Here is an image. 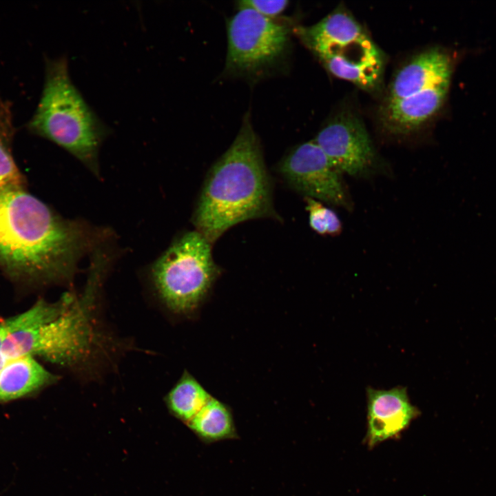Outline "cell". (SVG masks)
I'll return each instance as SVG.
<instances>
[{
	"instance_id": "1",
	"label": "cell",
	"mask_w": 496,
	"mask_h": 496,
	"mask_svg": "<svg viewBox=\"0 0 496 496\" xmlns=\"http://www.w3.org/2000/svg\"><path fill=\"white\" fill-rule=\"evenodd\" d=\"M104 237L82 221L56 214L25 187L0 190V268L12 279L70 280L79 260Z\"/></svg>"
},
{
	"instance_id": "2",
	"label": "cell",
	"mask_w": 496,
	"mask_h": 496,
	"mask_svg": "<svg viewBox=\"0 0 496 496\" xmlns=\"http://www.w3.org/2000/svg\"><path fill=\"white\" fill-rule=\"evenodd\" d=\"M272 216L271 183L248 114L231 146L210 169L193 223L212 244L236 224Z\"/></svg>"
},
{
	"instance_id": "3",
	"label": "cell",
	"mask_w": 496,
	"mask_h": 496,
	"mask_svg": "<svg viewBox=\"0 0 496 496\" xmlns=\"http://www.w3.org/2000/svg\"><path fill=\"white\" fill-rule=\"evenodd\" d=\"M27 127L98 174L99 149L110 130L72 82L65 56L45 59L42 92Z\"/></svg>"
},
{
	"instance_id": "4",
	"label": "cell",
	"mask_w": 496,
	"mask_h": 496,
	"mask_svg": "<svg viewBox=\"0 0 496 496\" xmlns=\"http://www.w3.org/2000/svg\"><path fill=\"white\" fill-rule=\"evenodd\" d=\"M103 271L91 267L83 294L55 318L10 334L0 352L8 359L38 356L61 365H72L89 355L94 340L91 304Z\"/></svg>"
},
{
	"instance_id": "5",
	"label": "cell",
	"mask_w": 496,
	"mask_h": 496,
	"mask_svg": "<svg viewBox=\"0 0 496 496\" xmlns=\"http://www.w3.org/2000/svg\"><path fill=\"white\" fill-rule=\"evenodd\" d=\"M218 273L212 258L211 244L198 231L187 232L177 238L152 270L162 300L172 311L182 313L198 306Z\"/></svg>"
},
{
	"instance_id": "6",
	"label": "cell",
	"mask_w": 496,
	"mask_h": 496,
	"mask_svg": "<svg viewBox=\"0 0 496 496\" xmlns=\"http://www.w3.org/2000/svg\"><path fill=\"white\" fill-rule=\"evenodd\" d=\"M227 70L250 72L269 65L285 52L287 27L249 8L239 9L227 26Z\"/></svg>"
},
{
	"instance_id": "7",
	"label": "cell",
	"mask_w": 496,
	"mask_h": 496,
	"mask_svg": "<svg viewBox=\"0 0 496 496\" xmlns=\"http://www.w3.org/2000/svg\"><path fill=\"white\" fill-rule=\"evenodd\" d=\"M279 171L287 183L305 197L351 209L342 174L313 140L290 152L282 161Z\"/></svg>"
},
{
	"instance_id": "8",
	"label": "cell",
	"mask_w": 496,
	"mask_h": 496,
	"mask_svg": "<svg viewBox=\"0 0 496 496\" xmlns=\"http://www.w3.org/2000/svg\"><path fill=\"white\" fill-rule=\"evenodd\" d=\"M313 141L341 174L364 177L377 167V156L368 132L351 113L335 116Z\"/></svg>"
},
{
	"instance_id": "9",
	"label": "cell",
	"mask_w": 496,
	"mask_h": 496,
	"mask_svg": "<svg viewBox=\"0 0 496 496\" xmlns=\"http://www.w3.org/2000/svg\"><path fill=\"white\" fill-rule=\"evenodd\" d=\"M367 431L365 441L371 448L396 438L420 415L410 401L406 388L366 389Z\"/></svg>"
},
{
	"instance_id": "10",
	"label": "cell",
	"mask_w": 496,
	"mask_h": 496,
	"mask_svg": "<svg viewBox=\"0 0 496 496\" xmlns=\"http://www.w3.org/2000/svg\"><path fill=\"white\" fill-rule=\"evenodd\" d=\"M316 54L333 76L366 90L375 89L382 78L383 56L368 37L345 46H333Z\"/></svg>"
},
{
	"instance_id": "11",
	"label": "cell",
	"mask_w": 496,
	"mask_h": 496,
	"mask_svg": "<svg viewBox=\"0 0 496 496\" xmlns=\"http://www.w3.org/2000/svg\"><path fill=\"white\" fill-rule=\"evenodd\" d=\"M453 60L446 51L433 48L420 52L394 76L386 102L402 99L438 85H450Z\"/></svg>"
},
{
	"instance_id": "12",
	"label": "cell",
	"mask_w": 496,
	"mask_h": 496,
	"mask_svg": "<svg viewBox=\"0 0 496 496\" xmlns=\"http://www.w3.org/2000/svg\"><path fill=\"white\" fill-rule=\"evenodd\" d=\"M449 86H435L402 99L385 102L381 110L384 127L397 134L418 129L440 111Z\"/></svg>"
},
{
	"instance_id": "13",
	"label": "cell",
	"mask_w": 496,
	"mask_h": 496,
	"mask_svg": "<svg viewBox=\"0 0 496 496\" xmlns=\"http://www.w3.org/2000/svg\"><path fill=\"white\" fill-rule=\"evenodd\" d=\"M300 39L314 53L333 46H344L368 37L355 19L340 7L317 23L298 29Z\"/></svg>"
},
{
	"instance_id": "14",
	"label": "cell",
	"mask_w": 496,
	"mask_h": 496,
	"mask_svg": "<svg viewBox=\"0 0 496 496\" xmlns=\"http://www.w3.org/2000/svg\"><path fill=\"white\" fill-rule=\"evenodd\" d=\"M55 380L56 376L31 355L8 360L0 371V403L28 395Z\"/></svg>"
},
{
	"instance_id": "15",
	"label": "cell",
	"mask_w": 496,
	"mask_h": 496,
	"mask_svg": "<svg viewBox=\"0 0 496 496\" xmlns=\"http://www.w3.org/2000/svg\"><path fill=\"white\" fill-rule=\"evenodd\" d=\"M187 424L205 443L210 444L237 437L229 409L212 397Z\"/></svg>"
},
{
	"instance_id": "16",
	"label": "cell",
	"mask_w": 496,
	"mask_h": 496,
	"mask_svg": "<svg viewBox=\"0 0 496 496\" xmlns=\"http://www.w3.org/2000/svg\"><path fill=\"white\" fill-rule=\"evenodd\" d=\"M14 127L10 103L0 100V190L25 187L12 153Z\"/></svg>"
},
{
	"instance_id": "17",
	"label": "cell",
	"mask_w": 496,
	"mask_h": 496,
	"mask_svg": "<svg viewBox=\"0 0 496 496\" xmlns=\"http://www.w3.org/2000/svg\"><path fill=\"white\" fill-rule=\"evenodd\" d=\"M211 396L190 374L185 372L167 396L171 411L188 423Z\"/></svg>"
},
{
	"instance_id": "18",
	"label": "cell",
	"mask_w": 496,
	"mask_h": 496,
	"mask_svg": "<svg viewBox=\"0 0 496 496\" xmlns=\"http://www.w3.org/2000/svg\"><path fill=\"white\" fill-rule=\"evenodd\" d=\"M306 209L309 212V225L320 235L338 236L342 230V222L338 214L320 201L305 197Z\"/></svg>"
},
{
	"instance_id": "19",
	"label": "cell",
	"mask_w": 496,
	"mask_h": 496,
	"mask_svg": "<svg viewBox=\"0 0 496 496\" xmlns=\"http://www.w3.org/2000/svg\"><path fill=\"white\" fill-rule=\"evenodd\" d=\"M288 3L289 1L285 0H245L238 2L239 9L249 8L269 19L281 14Z\"/></svg>"
},
{
	"instance_id": "20",
	"label": "cell",
	"mask_w": 496,
	"mask_h": 496,
	"mask_svg": "<svg viewBox=\"0 0 496 496\" xmlns=\"http://www.w3.org/2000/svg\"><path fill=\"white\" fill-rule=\"evenodd\" d=\"M19 331L18 323L12 316L0 322V348L5 339L10 335Z\"/></svg>"
}]
</instances>
